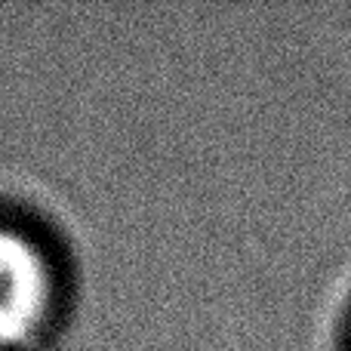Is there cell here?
Listing matches in <instances>:
<instances>
[{
    "instance_id": "obj_1",
    "label": "cell",
    "mask_w": 351,
    "mask_h": 351,
    "mask_svg": "<svg viewBox=\"0 0 351 351\" xmlns=\"http://www.w3.org/2000/svg\"><path fill=\"white\" fill-rule=\"evenodd\" d=\"M74 265L62 237L0 204V351H43L71 317Z\"/></svg>"
}]
</instances>
